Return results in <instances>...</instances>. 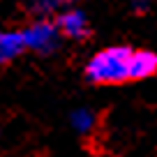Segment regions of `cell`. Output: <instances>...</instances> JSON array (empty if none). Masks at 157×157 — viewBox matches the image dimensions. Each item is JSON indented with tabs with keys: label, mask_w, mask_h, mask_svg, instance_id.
<instances>
[{
	"label": "cell",
	"mask_w": 157,
	"mask_h": 157,
	"mask_svg": "<svg viewBox=\"0 0 157 157\" xmlns=\"http://www.w3.org/2000/svg\"><path fill=\"white\" fill-rule=\"evenodd\" d=\"M56 23H58L63 37L74 39V42L86 39L90 35V16H88V12L81 10L78 5H74L69 10H65L63 14H58L56 16Z\"/></svg>",
	"instance_id": "cell-3"
},
{
	"label": "cell",
	"mask_w": 157,
	"mask_h": 157,
	"mask_svg": "<svg viewBox=\"0 0 157 157\" xmlns=\"http://www.w3.org/2000/svg\"><path fill=\"white\" fill-rule=\"evenodd\" d=\"M25 51L21 30H2L0 28V65L16 60Z\"/></svg>",
	"instance_id": "cell-4"
},
{
	"label": "cell",
	"mask_w": 157,
	"mask_h": 157,
	"mask_svg": "<svg viewBox=\"0 0 157 157\" xmlns=\"http://www.w3.org/2000/svg\"><path fill=\"white\" fill-rule=\"evenodd\" d=\"M69 125L76 134H90L95 127H97V113L88 106H78L69 113Z\"/></svg>",
	"instance_id": "cell-6"
},
{
	"label": "cell",
	"mask_w": 157,
	"mask_h": 157,
	"mask_svg": "<svg viewBox=\"0 0 157 157\" xmlns=\"http://www.w3.org/2000/svg\"><path fill=\"white\" fill-rule=\"evenodd\" d=\"M150 10V0H132V12L134 14H146Z\"/></svg>",
	"instance_id": "cell-7"
},
{
	"label": "cell",
	"mask_w": 157,
	"mask_h": 157,
	"mask_svg": "<svg viewBox=\"0 0 157 157\" xmlns=\"http://www.w3.org/2000/svg\"><path fill=\"white\" fill-rule=\"evenodd\" d=\"M78 0H28V7L35 16H44V19H51V16L63 14L65 10L74 7Z\"/></svg>",
	"instance_id": "cell-5"
},
{
	"label": "cell",
	"mask_w": 157,
	"mask_h": 157,
	"mask_svg": "<svg viewBox=\"0 0 157 157\" xmlns=\"http://www.w3.org/2000/svg\"><path fill=\"white\" fill-rule=\"evenodd\" d=\"M157 74V53L150 49H132L125 44L106 46L86 63V78L97 86H120L143 81Z\"/></svg>",
	"instance_id": "cell-1"
},
{
	"label": "cell",
	"mask_w": 157,
	"mask_h": 157,
	"mask_svg": "<svg viewBox=\"0 0 157 157\" xmlns=\"http://www.w3.org/2000/svg\"><path fill=\"white\" fill-rule=\"evenodd\" d=\"M23 44L25 51H33L37 56H51L60 49L63 33H60L56 19H44V16H35L23 30Z\"/></svg>",
	"instance_id": "cell-2"
}]
</instances>
